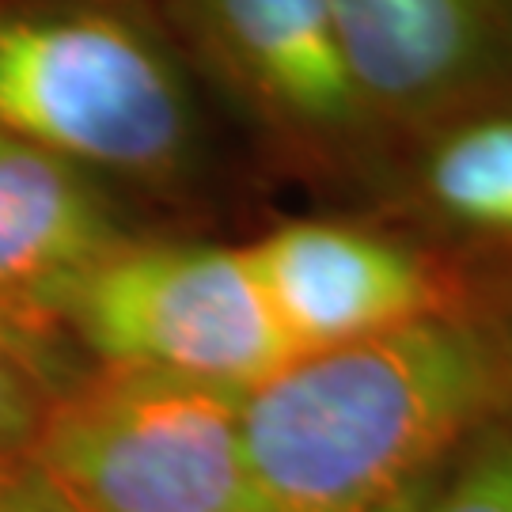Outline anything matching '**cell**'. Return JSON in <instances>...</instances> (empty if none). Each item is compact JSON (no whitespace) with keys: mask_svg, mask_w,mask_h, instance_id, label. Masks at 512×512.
<instances>
[{"mask_svg":"<svg viewBox=\"0 0 512 512\" xmlns=\"http://www.w3.org/2000/svg\"><path fill=\"white\" fill-rule=\"evenodd\" d=\"M205 73L285 152L376 179L395 145L368 110L330 0H167Z\"/></svg>","mask_w":512,"mask_h":512,"instance_id":"5b68a950","label":"cell"},{"mask_svg":"<svg viewBox=\"0 0 512 512\" xmlns=\"http://www.w3.org/2000/svg\"><path fill=\"white\" fill-rule=\"evenodd\" d=\"M349 69L387 141L512 99V0H330Z\"/></svg>","mask_w":512,"mask_h":512,"instance_id":"ba28073f","label":"cell"},{"mask_svg":"<svg viewBox=\"0 0 512 512\" xmlns=\"http://www.w3.org/2000/svg\"><path fill=\"white\" fill-rule=\"evenodd\" d=\"M395 179L429 228L482 255L512 258V99L418 133Z\"/></svg>","mask_w":512,"mask_h":512,"instance_id":"9c48e42d","label":"cell"},{"mask_svg":"<svg viewBox=\"0 0 512 512\" xmlns=\"http://www.w3.org/2000/svg\"><path fill=\"white\" fill-rule=\"evenodd\" d=\"M243 247L296 357L406 327L478 285L437 247L357 220H285Z\"/></svg>","mask_w":512,"mask_h":512,"instance_id":"52a82bcc","label":"cell"},{"mask_svg":"<svg viewBox=\"0 0 512 512\" xmlns=\"http://www.w3.org/2000/svg\"><path fill=\"white\" fill-rule=\"evenodd\" d=\"M129 239L103 179L0 133V338L57 395L92 372L69 338V311Z\"/></svg>","mask_w":512,"mask_h":512,"instance_id":"8992f818","label":"cell"},{"mask_svg":"<svg viewBox=\"0 0 512 512\" xmlns=\"http://www.w3.org/2000/svg\"><path fill=\"white\" fill-rule=\"evenodd\" d=\"M69 338L88 368L255 391L296 361L247 247L129 239L80 289Z\"/></svg>","mask_w":512,"mask_h":512,"instance_id":"277c9868","label":"cell"},{"mask_svg":"<svg viewBox=\"0 0 512 512\" xmlns=\"http://www.w3.org/2000/svg\"><path fill=\"white\" fill-rule=\"evenodd\" d=\"M391 512H512V418L490 425Z\"/></svg>","mask_w":512,"mask_h":512,"instance_id":"30bf717a","label":"cell"},{"mask_svg":"<svg viewBox=\"0 0 512 512\" xmlns=\"http://www.w3.org/2000/svg\"><path fill=\"white\" fill-rule=\"evenodd\" d=\"M239 410V391L92 368L54 399L27 459L80 512H266Z\"/></svg>","mask_w":512,"mask_h":512,"instance_id":"3957f363","label":"cell"},{"mask_svg":"<svg viewBox=\"0 0 512 512\" xmlns=\"http://www.w3.org/2000/svg\"><path fill=\"white\" fill-rule=\"evenodd\" d=\"M57 391L38 368L0 338V467L27 459Z\"/></svg>","mask_w":512,"mask_h":512,"instance_id":"8fae6325","label":"cell"},{"mask_svg":"<svg viewBox=\"0 0 512 512\" xmlns=\"http://www.w3.org/2000/svg\"><path fill=\"white\" fill-rule=\"evenodd\" d=\"M0 512H80L31 459L0 467Z\"/></svg>","mask_w":512,"mask_h":512,"instance_id":"7c38bea8","label":"cell"},{"mask_svg":"<svg viewBox=\"0 0 512 512\" xmlns=\"http://www.w3.org/2000/svg\"><path fill=\"white\" fill-rule=\"evenodd\" d=\"M512 418V270L406 327L296 357L243 395L266 512H391Z\"/></svg>","mask_w":512,"mask_h":512,"instance_id":"6da1fadb","label":"cell"},{"mask_svg":"<svg viewBox=\"0 0 512 512\" xmlns=\"http://www.w3.org/2000/svg\"><path fill=\"white\" fill-rule=\"evenodd\" d=\"M0 133L141 190L205 152L190 69L137 0H0Z\"/></svg>","mask_w":512,"mask_h":512,"instance_id":"7a4b0ae2","label":"cell"}]
</instances>
